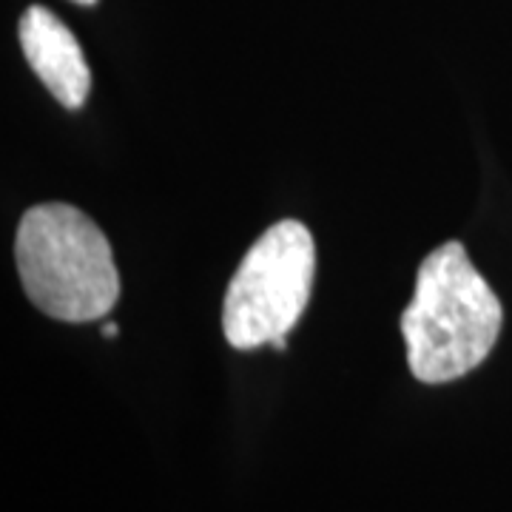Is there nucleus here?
Masks as SVG:
<instances>
[{
  "mask_svg": "<svg viewBox=\"0 0 512 512\" xmlns=\"http://www.w3.org/2000/svg\"><path fill=\"white\" fill-rule=\"evenodd\" d=\"M501 302L461 242H444L421 262L416 293L402 313L413 376L444 384L476 370L498 342Z\"/></svg>",
  "mask_w": 512,
  "mask_h": 512,
  "instance_id": "1",
  "label": "nucleus"
},
{
  "mask_svg": "<svg viewBox=\"0 0 512 512\" xmlns=\"http://www.w3.org/2000/svg\"><path fill=\"white\" fill-rule=\"evenodd\" d=\"M15 259L26 296L60 322L103 319L120 296L109 239L72 205L29 208L20 220Z\"/></svg>",
  "mask_w": 512,
  "mask_h": 512,
  "instance_id": "2",
  "label": "nucleus"
},
{
  "mask_svg": "<svg viewBox=\"0 0 512 512\" xmlns=\"http://www.w3.org/2000/svg\"><path fill=\"white\" fill-rule=\"evenodd\" d=\"M313 265L316 248L302 222H276L256 239L225 293L222 330L228 345L256 350L288 336L308 308Z\"/></svg>",
  "mask_w": 512,
  "mask_h": 512,
  "instance_id": "3",
  "label": "nucleus"
},
{
  "mask_svg": "<svg viewBox=\"0 0 512 512\" xmlns=\"http://www.w3.org/2000/svg\"><path fill=\"white\" fill-rule=\"evenodd\" d=\"M20 49L29 66L66 109H80L89 97L92 74L83 49L66 23L46 6H29L20 18Z\"/></svg>",
  "mask_w": 512,
  "mask_h": 512,
  "instance_id": "4",
  "label": "nucleus"
},
{
  "mask_svg": "<svg viewBox=\"0 0 512 512\" xmlns=\"http://www.w3.org/2000/svg\"><path fill=\"white\" fill-rule=\"evenodd\" d=\"M103 336H109V339H114V336H117V325H103Z\"/></svg>",
  "mask_w": 512,
  "mask_h": 512,
  "instance_id": "5",
  "label": "nucleus"
},
{
  "mask_svg": "<svg viewBox=\"0 0 512 512\" xmlns=\"http://www.w3.org/2000/svg\"><path fill=\"white\" fill-rule=\"evenodd\" d=\"M74 3H80V6H92V3H97V0H74Z\"/></svg>",
  "mask_w": 512,
  "mask_h": 512,
  "instance_id": "6",
  "label": "nucleus"
}]
</instances>
